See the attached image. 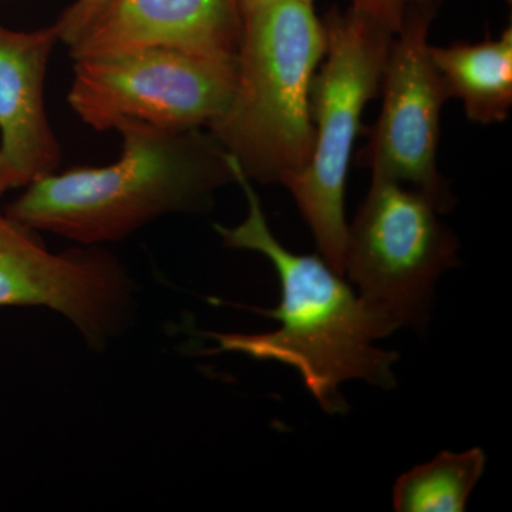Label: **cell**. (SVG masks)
I'll return each mask as SVG.
<instances>
[{
    "instance_id": "9c48e42d",
    "label": "cell",
    "mask_w": 512,
    "mask_h": 512,
    "mask_svg": "<svg viewBox=\"0 0 512 512\" xmlns=\"http://www.w3.org/2000/svg\"><path fill=\"white\" fill-rule=\"evenodd\" d=\"M55 25L19 32L0 25V198L56 173L62 147L45 107Z\"/></svg>"
},
{
    "instance_id": "5b68a950",
    "label": "cell",
    "mask_w": 512,
    "mask_h": 512,
    "mask_svg": "<svg viewBox=\"0 0 512 512\" xmlns=\"http://www.w3.org/2000/svg\"><path fill=\"white\" fill-rule=\"evenodd\" d=\"M439 214L423 192L372 175L365 201L348 225L343 276L396 330L426 325L434 286L460 264L458 239Z\"/></svg>"
},
{
    "instance_id": "2e32d148",
    "label": "cell",
    "mask_w": 512,
    "mask_h": 512,
    "mask_svg": "<svg viewBox=\"0 0 512 512\" xmlns=\"http://www.w3.org/2000/svg\"><path fill=\"white\" fill-rule=\"evenodd\" d=\"M13 2V0H0V3Z\"/></svg>"
},
{
    "instance_id": "ba28073f",
    "label": "cell",
    "mask_w": 512,
    "mask_h": 512,
    "mask_svg": "<svg viewBox=\"0 0 512 512\" xmlns=\"http://www.w3.org/2000/svg\"><path fill=\"white\" fill-rule=\"evenodd\" d=\"M42 306L66 316L92 348L126 328L133 285L100 247L52 252L36 229L0 211V308Z\"/></svg>"
},
{
    "instance_id": "52a82bcc",
    "label": "cell",
    "mask_w": 512,
    "mask_h": 512,
    "mask_svg": "<svg viewBox=\"0 0 512 512\" xmlns=\"http://www.w3.org/2000/svg\"><path fill=\"white\" fill-rule=\"evenodd\" d=\"M437 9L416 10L393 36L380 82L382 110L372 127L363 128L367 143L357 161L376 177L423 192L443 214L456 197L437 160L441 110L448 100L429 53Z\"/></svg>"
},
{
    "instance_id": "9a60e30c",
    "label": "cell",
    "mask_w": 512,
    "mask_h": 512,
    "mask_svg": "<svg viewBox=\"0 0 512 512\" xmlns=\"http://www.w3.org/2000/svg\"><path fill=\"white\" fill-rule=\"evenodd\" d=\"M271 2V0H241L242 13L247 10L256 8V6L262 5V3Z\"/></svg>"
},
{
    "instance_id": "277c9868",
    "label": "cell",
    "mask_w": 512,
    "mask_h": 512,
    "mask_svg": "<svg viewBox=\"0 0 512 512\" xmlns=\"http://www.w3.org/2000/svg\"><path fill=\"white\" fill-rule=\"evenodd\" d=\"M322 22L326 50L311 89L312 154L284 187L311 228L320 256L343 275L353 146L365 128L363 111L379 93L394 35L352 8H332Z\"/></svg>"
},
{
    "instance_id": "30bf717a",
    "label": "cell",
    "mask_w": 512,
    "mask_h": 512,
    "mask_svg": "<svg viewBox=\"0 0 512 512\" xmlns=\"http://www.w3.org/2000/svg\"><path fill=\"white\" fill-rule=\"evenodd\" d=\"M241 35V0H114L70 56L163 46L235 62Z\"/></svg>"
},
{
    "instance_id": "4fadbf2b",
    "label": "cell",
    "mask_w": 512,
    "mask_h": 512,
    "mask_svg": "<svg viewBox=\"0 0 512 512\" xmlns=\"http://www.w3.org/2000/svg\"><path fill=\"white\" fill-rule=\"evenodd\" d=\"M350 8L396 35L416 10L439 6V0H350Z\"/></svg>"
},
{
    "instance_id": "8992f818",
    "label": "cell",
    "mask_w": 512,
    "mask_h": 512,
    "mask_svg": "<svg viewBox=\"0 0 512 512\" xmlns=\"http://www.w3.org/2000/svg\"><path fill=\"white\" fill-rule=\"evenodd\" d=\"M69 104L97 131L126 124L188 130L220 119L234 93L237 60L163 46L76 57Z\"/></svg>"
},
{
    "instance_id": "5bb4252c",
    "label": "cell",
    "mask_w": 512,
    "mask_h": 512,
    "mask_svg": "<svg viewBox=\"0 0 512 512\" xmlns=\"http://www.w3.org/2000/svg\"><path fill=\"white\" fill-rule=\"evenodd\" d=\"M113 2L114 0H73L53 23L59 42L66 43L69 47L76 45Z\"/></svg>"
},
{
    "instance_id": "7c38bea8",
    "label": "cell",
    "mask_w": 512,
    "mask_h": 512,
    "mask_svg": "<svg viewBox=\"0 0 512 512\" xmlns=\"http://www.w3.org/2000/svg\"><path fill=\"white\" fill-rule=\"evenodd\" d=\"M485 453L470 448L463 453L441 451L429 463L397 478L393 508L397 512H463L483 476Z\"/></svg>"
},
{
    "instance_id": "6da1fadb",
    "label": "cell",
    "mask_w": 512,
    "mask_h": 512,
    "mask_svg": "<svg viewBox=\"0 0 512 512\" xmlns=\"http://www.w3.org/2000/svg\"><path fill=\"white\" fill-rule=\"evenodd\" d=\"M228 163L234 183L247 197L248 215L237 227L215 225V231L227 247L258 252L271 262L281 282V303L265 312L278 320V329L256 335H214L218 352L293 367L323 412L332 416L349 410L340 393L348 380L392 389L397 355L376 346L377 340L396 332L392 323L370 309L322 256L285 248L269 228L252 181L231 154Z\"/></svg>"
},
{
    "instance_id": "3957f363",
    "label": "cell",
    "mask_w": 512,
    "mask_h": 512,
    "mask_svg": "<svg viewBox=\"0 0 512 512\" xmlns=\"http://www.w3.org/2000/svg\"><path fill=\"white\" fill-rule=\"evenodd\" d=\"M325 50L313 0H271L242 13L234 93L208 128L249 180L285 185L309 163L311 89Z\"/></svg>"
},
{
    "instance_id": "8fae6325",
    "label": "cell",
    "mask_w": 512,
    "mask_h": 512,
    "mask_svg": "<svg viewBox=\"0 0 512 512\" xmlns=\"http://www.w3.org/2000/svg\"><path fill=\"white\" fill-rule=\"evenodd\" d=\"M448 99L463 103L468 120L503 123L512 109V28L477 43L429 46Z\"/></svg>"
},
{
    "instance_id": "7a4b0ae2",
    "label": "cell",
    "mask_w": 512,
    "mask_h": 512,
    "mask_svg": "<svg viewBox=\"0 0 512 512\" xmlns=\"http://www.w3.org/2000/svg\"><path fill=\"white\" fill-rule=\"evenodd\" d=\"M123 151L106 167L52 173L9 205L16 221L84 247L121 241L160 217L197 211L234 183L227 151L202 128L126 124Z\"/></svg>"
}]
</instances>
